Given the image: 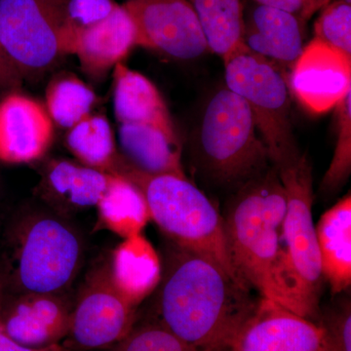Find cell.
I'll list each match as a JSON object with an SVG mask.
<instances>
[{
	"instance_id": "83f0119b",
	"label": "cell",
	"mask_w": 351,
	"mask_h": 351,
	"mask_svg": "<svg viewBox=\"0 0 351 351\" xmlns=\"http://www.w3.org/2000/svg\"><path fill=\"white\" fill-rule=\"evenodd\" d=\"M314 38L351 57V4L329 2L314 25Z\"/></svg>"
},
{
	"instance_id": "d6a6232c",
	"label": "cell",
	"mask_w": 351,
	"mask_h": 351,
	"mask_svg": "<svg viewBox=\"0 0 351 351\" xmlns=\"http://www.w3.org/2000/svg\"><path fill=\"white\" fill-rule=\"evenodd\" d=\"M0 351H52V348H32L20 345L12 339L6 336L4 332H0Z\"/></svg>"
},
{
	"instance_id": "277c9868",
	"label": "cell",
	"mask_w": 351,
	"mask_h": 351,
	"mask_svg": "<svg viewBox=\"0 0 351 351\" xmlns=\"http://www.w3.org/2000/svg\"><path fill=\"white\" fill-rule=\"evenodd\" d=\"M113 174L124 176L142 191L151 219L172 243L213 258L237 276L226 250L221 214L188 178L145 174L121 154Z\"/></svg>"
},
{
	"instance_id": "6da1fadb",
	"label": "cell",
	"mask_w": 351,
	"mask_h": 351,
	"mask_svg": "<svg viewBox=\"0 0 351 351\" xmlns=\"http://www.w3.org/2000/svg\"><path fill=\"white\" fill-rule=\"evenodd\" d=\"M156 290L159 325L196 351H226L261 297L213 258L168 249Z\"/></svg>"
},
{
	"instance_id": "7402d4cb",
	"label": "cell",
	"mask_w": 351,
	"mask_h": 351,
	"mask_svg": "<svg viewBox=\"0 0 351 351\" xmlns=\"http://www.w3.org/2000/svg\"><path fill=\"white\" fill-rule=\"evenodd\" d=\"M96 207L101 226L123 239L140 234L151 219L142 191L119 174H110L107 189Z\"/></svg>"
},
{
	"instance_id": "d6986e66",
	"label": "cell",
	"mask_w": 351,
	"mask_h": 351,
	"mask_svg": "<svg viewBox=\"0 0 351 351\" xmlns=\"http://www.w3.org/2000/svg\"><path fill=\"white\" fill-rule=\"evenodd\" d=\"M113 112L119 124H147L176 133L169 110L156 85L120 63L113 69Z\"/></svg>"
},
{
	"instance_id": "e0dca14e",
	"label": "cell",
	"mask_w": 351,
	"mask_h": 351,
	"mask_svg": "<svg viewBox=\"0 0 351 351\" xmlns=\"http://www.w3.org/2000/svg\"><path fill=\"white\" fill-rule=\"evenodd\" d=\"M108 173L68 159L46 163L38 186L41 199L57 214L76 213L96 207L107 189Z\"/></svg>"
},
{
	"instance_id": "ba28073f",
	"label": "cell",
	"mask_w": 351,
	"mask_h": 351,
	"mask_svg": "<svg viewBox=\"0 0 351 351\" xmlns=\"http://www.w3.org/2000/svg\"><path fill=\"white\" fill-rule=\"evenodd\" d=\"M69 0H0V45L23 77L47 73L61 58L58 38Z\"/></svg>"
},
{
	"instance_id": "d4e9b609",
	"label": "cell",
	"mask_w": 351,
	"mask_h": 351,
	"mask_svg": "<svg viewBox=\"0 0 351 351\" xmlns=\"http://www.w3.org/2000/svg\"><path fill=\"white\" fill-rule=\"evenodd\" d=\"M98 97L73 73H58L45 89V106L53 123L69 130L93 112Z\"/></svg>"
},
{
	"instance_id": "8fae6325",
	"label": "cell",
	"mask_w": 351,
	"mask_h": 351,
	"mask_svg": "<svg viewBox=\"0 0 351 351\" xmlns=\"http://www.w3.org/2000/svg\"><path fill=\"white\" fill-rule=\"evenodd\" d=\"M230 351H327L324 328L261 297Z\"/></svg>"
},
{
	"instance_id": "3957f363",
	"label": "cell",
	"mask_w": 351,
	"mask_h": 351,
	"mask_svg": "<svg viewBox=\"0 0 351 351\" xmlns=\"http://www.w3.org/2000/svg\"><path fill=\"white\" fill-rule=\"evenodd\" d=\"M77 230L56 212L25 209L0 232V283L15 294L61 293L83 260Z\"/></svg>"
},
{
	"instance_id": "5b68a950",
	"label": "cell",
	"mask_w": 351,
	"mask_h": 351,
	"mask_svg": "<svg viewBox=\"0 0 351 351\" xmlns=\"http://www.w3.org/2000/svg\"><path fill=\"white\" fill-rule=\"evenodd\" d=\"M277 171L287 200L281 233L285 242L281 278L288 309L318 322L324 277L313 217V170L302 156L297 163Z\"/></svg>"
},
{
	"instance_id": "44dd1931",
	"label": "cell",
	"mask_w": 351,
	"mask_h": 351,
	"mask_svg": "<svg viewBox=\"0 0 351 351\" xmlns=\"http://www.w3.org/2000/svg\"><path fill=\"white\" fill-rule=\"evenodd\" d=\"M321 267L332 295L351 285V195L348 193L321 216L315 226Z\"/></svg>"
},
{
	"instance_id": "7c38bea8",
	"label": "cell",
	"mask_w": 351,
	"mask_h": 351,
	"mask_svg": "<svg viewBox=\"0 0 351 351\" xmlns=\"http://www.w3.org/2000/svg\"><path fill=\"white\" fill-rule=\"evenodd\" d=\"M289 85L309 112H326L351 91V57L313 38L293 64Z\"/></svg>"
},
{
	"instance_id": "30bf717a",
	"label": "cell",
	"mask_w": 351,
	"mask_h": 351,
	"mask_svg": "<svg viewBox=\"0 0 351 351\" xmlns=\"http://www.w3.org/2000/svg\"><path fill=\"white\" fill-rule=\"evenodd\" d=\"M135 309L113 287L104 263L88 276L71 311L69 332L84 348L110 345L129 332Z\"/></svg>"
},
{
	"instance_id": "4dcf8cb0",
	"label": "cell",
	"mask_w": 351,
	"mask_h": 351,
	"mask_svg": "<svg viewBox=\"0 0 351 351\" xmlns=\"http://www.w3.org/2000/svg\"><path fill=\"white\" fill-rule=\"evenodd\" d=\"M250 1L287 11L306 22L316 11L324 8L329 2H331V0H250Z\"/></svg>"
},
{
	"instance_id": "8992f818",
	"label": "cell",
	"mask_w": 351,
	"mask_h": 351,
	"mask_svg": "<svg viewBox=\"0 0 351 351\" xmlns=\"http://www.w3.org/2000/svg\"><path fill=\"white\" fill-rule=\"evenodd\" d=\"M198 154L205 173L223 186L239 188L272 166L250 108L226 87L205 108Z\"/></svg>"
},
{
	"instance_id": "cb8c5ba5",
	"label": "cell",
	"mask_w": 351,
	"mask_h": 351,
	"mask_svg": "<svg viewBox=\"0 0 351 351\" xmlns=\"http://www.w3.org/2000/svg\"><path fill=\"white\" fill-rule=\"evenodd\" d=\"M66 145L82 165L108 174L114 173L120 154L112 126L105 115L91 113L69 128Z\"/></svg>"
},
{
	"instance_id": "9a60e30c",
	"label": "cell",
	"mask_w": 351,
	"mask_h": 351,
	"mask_svg": "<svg viewBox=\"0 0 351 351\" xmlns=\"http://www.w3.org/2000/svg\"><path fill=\"white\" fill-rule=\"evenodd\" d=\"M304 21L294 14L251 1L244 10L243 44L279 69H292L304 50Z\"/></svg>"
},
{
	"instance_id": "4fadbf2b",
	"label": "cell",
	"mask_w": 351,
	"mask_h": 351,
	"mask_svg": "<svg viewBox=\"0 0 351 351\" xmlns=\"http://www.w3.org/2000/svg\"><path fill=\"white\" fill-rule=\"evenodd\" d=\"M55 124L43 103L21 92L0 99V161L29 164L40 160L54 141Z\"/></svg>"
},
{
	"instance_id": "484cf974",
	"label": "cell",
	"mask_w": 351,
	"mask_h": 351,
	"mask_svg": "<svg viewBox=\"0 0 351 351\" xmlns=\"http://www.w3.org/2000/svg\"><path fill=\"white\" fill-rule=\"evenodd\" d=\"M337 108V143L320 189L327 195L343 188L351 173V91Z\"/></svg>"
},
{
	"instance_id": "9c48e42d",
	"label": "cell",
	"mask_w": 351,
	"mask_h": 351,
	"mask_svg": "<svg viewBox=\"0 0 351 351\" xmlns=\"http://www.w3.org/2000/svg\"><path fill=\"white\" fill-rule=\"evenodd\" d=\"M122 5L137 27L141 47L179 60L209 51L189 0H125Z\"/></svg>"
},
{
	"instance_id": "e575fe53",
	"label": "cell",
	"mask_w": 351,
	"mask_h": 351,
	"mask_svg": "<svg viewBox=\"0 0 351 351\" xmlns=\"http://www.w3.org/2000/svg\"><path fill=\"white\" fill-rule=\"evenodd\" d=\"M226 351H230V350H226Z\"/></svg>"
},
{
	"instance_id": "f1b7e54d",
	"label": "cell",
	"mask_w": 351,
	"mask_h": 351,
	"mask_svg": "<svg viewBox=\"0 0 351 351\" xmlns=\"http://www.w3.org/2000/svg\"><path fill=\"white\" fill-rule=\"evenodd\" d=\"M318 323L324 328L327 351H351V304L343 299L324 313Z\"/></svg>"
},
{
	"instance_id": "836d02e7",
	"label": "cell",
	"mask_w": 351,
	"mask_h": 351,
	"mask_svg": "<svg viewBox=\"0 0 351 351\" xmlns=\"http://www.w3.org/2000/svg\"><path fill=\"white\" fill-rule=\"evenodd\" d=\"M2 285L0 283V311H1ZM0 332H2L1 318H0Z\"/></svg>"
},
{
	"instance_id": "4316f807",
	"label": "cell",
	"mask_w": 351,
	"mask_h": 351,
	"mask_svg": "<svg viewBox=\"0 0 351 351\" xmlns=\"http://www.w3.org/2000/svg\"><path fill=\"white\" fill-rule=\"evenodd\" d=\"M117 5L114 0H69L66 20L58 38L61 56L71 55L77 34L105 19Z\"/></svg>"
},
{
	"instance_id": "ac0fdd59",
	"label": "cell",
	"mask_w": 351,
	"mask_h": 351,
	"mask_svg": "<svg viewBox=\"0 0 351 351\" xmlns=\"http://www.w3.org/2000/svg\"><path fill=\"white\" fill-rule=\"evenodd\" d=\"M106 263L113 287L135 308L160 282L162 263L142 233L124 239Z\"/></svg>"
},
{
	"instance_id": "f546056e",
	"label": "cell",
	"mask_w": 351,
	"mask_h": 351,
	"mask_svg": "<svg viewBox=\"0 0 351 351\" xmlns=\"http://www.w3.org/2000/svg\"><path fill=\"white\" fill-rule=\"evenodd\" d=\"M121 351H196L159 324L142 328L127 339Z\"/></svg>"
},
{
	"instance_id": "5bb4252c",
	"label": "cell",
	"mask_w": 351,
	"mask_h": 351,
	"mask_svg": "<svg viewBox=\"0 0 351 351\" xmlns=\"http://www.w3.org/2000/svg\"><path fill=\"white\" fill-rule=\"evenodd\" d=\"M0 313L2 332L20 345L46 348L66 336L71 311L60 293H22Z\"/></svg>"
},
{
	"instance_id": "ffe728a7",
	"label": "cell",
	"mask_w": 351,
	"mask_h": 351,
	"mask_svg": "<svg viewBox=\"0 0 351 351\" xmlns=\"http://www.w3.org/2000/svg\"><path fill=\"white\" fill-rule=\"evenodd\" d=\"M121 156L129 165L149 175L186 177L177 134L147 124H119Z\"/></svg>"
},
{
	"instance_id": "7a4b0ae2",
	"label": "cell",
	"mask_w": 351,
	"mask_h": 351,
	"mask_svg": "<svg viewBox=\"0 0 351 351\" xmlns=\"http://www.w3.org/2000/svg\"><path fill=\"white\" fill-rule=\"evenodd\" d=\"M286 209L285 189L278 171L270 166L237 189L221 218L235 274L261 297L288 308L281 278Z\"/></svg>"
},
{
	"instance_id": "52a82bcc",
	"label": "cell",
	"mask_w": 351,
	"mask_h": 351,
	"mask_svg": "<svg viewBox=\"0 0 351 351\" xmlns=\"http://www.w3.org/2000/svg\"><path fill=\"white\" fill-rule=\"evenodd\" d=\"M226 88L250 108L270 164L277 170L297 163L302 154L291 120V100L283 71L246 46L223 60Z\"/></svg>"
},
{
	"instance_id": "1f68e13d",
	"label": "cell",
	"mask_w": 351,
	"mask_h": 351,
	"mask_svg": "<svg viewBox=\"0 0 351 351\" xmlns=\"http://www.w3.org/2000/svg\"><path fill=\"white\" fill-rule=\"evenodd\" d=\"M22 73L0 45V93H9L23 84Z\"/></svg>"
},
{
	"instance_id": "2e32d148",
	"label": "cell",
	"mask_w": 351,
	"mask_h": 351,
	"mask_svg": "<svg viewBox=\"0 0 351 351\" xmlns=\"http://www.w3.org/2000/svg\"><path fill=\"white\" fill-rule=\"evenodd\" d=\"M138 46L137 27L123 5H117L105 19L77 34L71 55L77 57L83 73L101 80Z\"/></svg>"
},
{
	"instance_id": "603a6c76",
	"label": "cell",
	"mask_w": 351,
	"mask_h": 351,
	"mask_svg": "<svg viewBox=\"0 0 351 351\" xmlns=\"http://www.w3.org/2000/svg\"><path fill=\"white\" fill-rule=\"evenodd\" d=\"M208 50L226 59L244 47L243 0H189Z\"/></svg>"
}]
</instances>
